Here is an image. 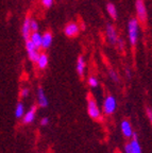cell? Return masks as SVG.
Masks as SVG:
<instances>
[{
    "mask_svg": "<svg viewBox=\"0 0 152 153\" xmlns=\"http://www.w3.org/2000/svg\"><path fill=\"white\" fill-rule=\"evenodd\" d=\"M87 113L89 115V117L93 119H99L101 117V112H100L99 106H98L95 99L92 97L87 99Z\"/></svg>",
    "mask_w": 152,
    "mask_h": 153,
    "instance_id": "3",
    "label": "cell"
},
{
    "mask_svg": "<svg viewBox=\"0 0 152 153\" xmlns=\"http://www.w3.org/2000/svg\"><path fill=\"white\" fill-rule=\"evenodd\" d=\"M135 10L137 20L140 24L145 25L148 20V11L146 7L145 0H136L135 1Z\"/></svg>",
    "mask_w": 152,
    "mask_h": 153,
    "instance_id": "2",
    "label": "cell"
},
{
    "mask_svg": "<svg viewBox=\"0 0 152 153\" xmlns=\"http://www.w3.org/2000/svg\"><path fill=\"white\" fill-rule=\"evenodd\" d=\"M79 32H80L79 25L76 24V22H68L64 28L65 35L68 36V37H76V36L79 34Z\"/></svg>",
    "mask_w": 152,
    "mask_h": 153,
    "instance_id": "7",
    "label": "cell"
},
{
    "mask_svg": "<svg viewBox=\"0 0 152 153\" xmlns=\"http://www.w3.org/2000/svg\"><path fill=\"white\" fill-rule=\"evenodd\" d=\"M88 85L90 86V87H97L98 85H99V82H98V79L96 78L95 76H89V79H88Z\"/></svg>",
    "mask_w": 152,
    "mask_h": 153,
    "instance_id": "19",
    "label": "cell"
},
{
    "mask_svg": "<svg viewBox=\"0 0 152 153\" xmlns=\"http://www.w3.org/2000/svg\"><path fill=\"white\" fill-rule=\"evenodd\" d=\"M52 39H53L52 33L50 31H46L44 34H42V47L40 48L48 49L51 46V44H52Z\"/></svg>",
    "mask_w": 152,
    "mask_h": 153,
    "instance_id": "12",
    "label": "cell"
},
{
    "mask_svg": "<svg viewBox=\"0 0 152 153\" xmlns=\"http://www.w3.org/2000/svg\"><path fill=\"white\" fill-rule=\"evenodd\" d=\"M107 13H109V15L112 17L113 19L117 18V9H116V7H115V4H113V3H107Z\"/></svg>",
    "mask_w": 152,
    "mask_h": 153,
    "instance_id": "18",
    "label": "cell"
},
{
    "mask_svg": "<svg viewBox=\"0 0 152 153\" xmlns=\"http://www.w3.org/2000/svg\"><path fill=\"white\" fill-rule=\"evenodd\" d=\"M48 62H49V59H48V55L46 53H39L37 60H36V64H37L38 68L39 69H45L46 67L48 66Z\"/></svg>",
    "mask_w": 152,
    "mask_h": 153,
    "instance_id": "15",
    "label": "cell"
},
{
    "mask_svg": "<svg viewBox=\"0 0 152 153\" xmlns=\"http://www.w3.org/2000/svg\"><path fill=\"white\" fill-rule=\"evenodd\" d=\"M116 108H117L116 98L112 95L107 96V98L103 101V111H104V114L112 115L113 113H115Z\"/></svg>",
    "mask_w": 152,
    "mask_h": 153,
    "instance_id": "4",
    "label": "cell"
},
{
    "mask_svg": "<svg viewBox=\"0 0 152 153\" xmlns=\"http://www.w3.org/2000/svg\"><path fill=\"white\" fill-rule=\"evenodd\" d=\"M132 140L129 143V147H130V150L132 153H143V150H142V146H140L139 141L137 139V134L135 132H133L132 136H131Z\"/></svg>",
    "mask_w": 152,
    "mask_h": 153,
    "instance_id": "8",
    "label": "cell"
},
{
    "mask_svg": "<svg viewBox=\"0 0 152 153\" xmlns=\"http://www.w3.org/2000/svg\"><path fill=\"white\" fill-rule=\"evenodd\" d=\"M109 74H110V78L113 80L114 82H118L119 81V76H118V74H117V72L115 71V70H113V69H111L110 70V72H109Z\"/></svg>",
    "mask_w": 152,
    "mask_h": 153,
    "instance_id": "21",
    "label": "cell"
},
{
    "mask_svg": "<svg viewBox=\"0 0 152 153\" xmlns=\"http://www.w3.org/2000/svg\"><path fill=\"white\" fill-rule=\"evenodd\" d=\"M120 130L121 133L124 137L127 138H131L132 134H133V129H132V126H131L130 121L128 120H122L120 123Z\"/></svg>",
    "mask_w": 152,
    "mask_h": 153,
    "instance_id": "10",
    "label": "cell"
},
{
    "mask_svg": "<svg viewBox=\"0 0 152 153\" xmlns=\"http://www.w3.org/2000/svg\"><path fill=\"white\" fill-rule=\"evenodd\" d=\"M30 29H31V32L38 31V22L34 19H30Z\"/></svg>",
    "mask_w": 152,
    "mask_h": 153,
    "instance_id": "20",
    "label": "cell"
},
{
    "mask_svg": "<svg viewBox=\"0 0 152 153\" xmlns=\"http://www.w3.org/2000/svg\"><path fill=\"white\" fill-rule=\"evenodd\" d=\"M85 67H86V63H85V59L84 56L80 55L78 57V61H77V72L80 76H83L84 71H85Z\"/></svg>",
    "mask_w": 152,
    "mask_h": 153,
    "instance_id": "16",
    "label": "cell"
},
{
    "mask_svg": "<svg viewBox=\"0 0 152 153\" xmlns=\"http://www.w3.org/2000/svg\"><path fill=\"white\" fill-rule=\"evenodd\" d=\"M30 94V89L28 87H24V88L20 89V96H22V98H27Z\"/></svg>",
    "mask_w": 152,
    "mask_h": 153,
    "instance_id": "23",
    "label": "cell"
},
{
    "mask_svg": "<svg viewBox=\"0 0 152 153\" xmlns=\"http://www.w3.org/2000/svg\"><path fill=\"white\" fill-rule=\"evenodd\" d=\"M48 124H49V118H48V117L42 118V120H40V126L46 127V126H48Z\"/></svg>",
    "mask_w": 152,
    "mask_h": 153,
    "instance_id": "24",
    "label": "cell"
},
{
    "mask_svg": "<svg viewBox=\"0 0 152 153\" xmlns=\"http://www.w3.org/2000/svg\"><path fill=\"white\" fill-rule=\"evenodd\" d=\"M127 76H128V78H129V79H130V78H131V71H130V69H129V68H127Z\"/></svg>",
    "mask_w": 152,
    "mask_h": 153,
    "instance_id": "26",
    "label": "cell"
},
{
    "mask_svg": "<svg viewBox=\"0 0 152 153\" xmlns=\"http://www.w3.org/2000/svg\"><path fill=\"white\" fill-rule=\"evenodd\" d=\"M36 111H37V108H36L35 105L31 106V108H30V110H28V112L25 113L24 116H22V122H24V123H26V124L32 123V122L34 121V119H35Z\"/></svg>",
    "mask_w": 152,
    "mask_h": 153,
    "instance_id": "9",
    "label": "cell"
},
{
    "mask_svg": "<svg viewBox=\"0 0 152 153\" xmlns=\"http://www.w3.org/2000/svg\"><path fill=\"white\" fill-rule=\"evenodd\" d=\"M128 37L130 44L135 46L139 37V22L136 18H132L128 22Z\"/></svg>",
    "mask_w": 152,
    "mask_h": 153,
    "instance_id": "1",
    "label": "cell"
},
{
    "mask_svg": "<svg viewBox=\"0 0 152 153\" xmlns=\"http://www.w3.org/2000/svg\"><path fill=\"white\" fill-rule=\"evenodd\" d=\"M26 113V108H25V105L22 102H18L16 104V108H15V117L17 119L19 118H22L24 114Z\"/></svg>",
    "mask_w": 152,
    "mask_h": 153,
    "instance_id": "17",
    "label": "cell"
},
{
    "mask_svg": "<svg viewBox=\"0 0 152 153\" xmlns=\"http://www.w3.org/2000/svg\"><path fill=\"white\" fill-rule=\"evenodd\" d=\"M105 34H107V38L109 43L111 45H117V41H118V33H117V30L115 29V27L111 24L107 25V28H105Z\"/></svg>",
    "mask_w": 152,
    "mask_h": 153,
    "instance_id": "5",
    "label": "cell"
},
{
    "mask_svg": "<svg viewBox=\"0 0 152 153\" xmlns=\"http://www.w3.org/2000/svg\"><path fill=\"white\" fill-rule=\"evenodd\" d=\"M147 116H148V118H149V120L151 121L152 120V110L151 108H147Z\"/></svg>",
    "mask_w": 152,
    "mask_h": 153,
    "instance_id": "25",
    "label": "cell"
},
{
    "mask_svg": "<svg viewBox=\"0 0 152 153\" xmlns=\"http://www.w3.org/2000/svg\"><path fill=\"white\" fill-rule=\"evenodd\" d=\"M40 1H42V4H43L44 7H47V9H49V7H52L53 1H54V0H40Z\"/></svg>",
    "mask_w": 152,
    "mask_h": 153,
    "instance_id": "22",
    "label": "cell"
},
{
    "mask_svg": "<svg viewBox=\"0 0 152 153\" xmlns=\"http://www.w3.org/2000/svg\"><path fill=\"white\" fill-rule=\"evenodd\" d=\"M29 41L31 42L36 48L39 49V48L42 47V34H40L38 31L31 32L30 37H29Z\"/></svg>",
    "mask_w": 152,
    "mask_h": 153,
    "instance_id": "14",
    "label": "cell"
},
{
    "mask_svg": "<svg viewBox=\"0 0 152 153\" xmlns=\"http://www.w3.org/2000/svg\"><path fill=\"white\" fill-rule=\"evenodd\" d=\"M26 50L28 52V57L29 60L31 61V62L35 63L36 60H37L38 55H39V49L36 48L31 42L27 39L26 41Z\"/></svg>",
    "mask_w": 152,
    "mask_h": 153,
    "instance_id": "6",
    "label": "cell"
},
{
    "mask_svg": "<svg viewBox=\"0 0 152 153\" xmlns=\"http://www.w3.org/2000/svg\"><path fill=\"white\" fill-rule=\"evenodd\" d=\"M36 96H37L38 105H39L40 108H47L48 99H47V96H46V94H45V91L43 89V87H38Z\"/></svg>",
    "mask_w": 152,
    "mask_h": 153,
    "instance_id": "11",
    "label": "cell"
},
{
    "mask_svg": "<svg viewBox=\"0 0 152 153\" xmlns=\"http://www.w3.org/2000/svg\"><path fill=\"white\" fill-rule=\"evenodd\" d=\"M30 17H26L25 19L24 24H22V37H24L25 41L29 39L30 37V34H31V29H30Z\"/></svg>",
    "mask_w": 152,
    "mask_h": 153,
    "instance_id": "13",
    "label": "cell"
}]
</instances>
